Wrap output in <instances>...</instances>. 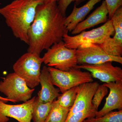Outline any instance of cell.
<instances>
[{"label": "cell", "instance_id": "obj_1", "mask_svg": "<svg viewBox=\"0 0 122 122\" xmlns=\"http://www.w3.org/2000/svg\"><path fill=\"white\" fill-rule=\"evenodd\" d=\"M66 17L57 2L39 4L28 32L27 52L40 56L43 50L62 41L63 36L68 32L65 25Z\"/></svg>", "mask_w": 122, "mask_h": 122}, {"label": "cell", "instance_id": "obj_2", "mask_svg": "<svg viewBox=\"0 0 122 122\" xmlns=\"http://www.w3.org/2000/svg\"><path fill=\"white\" fill-rule=\"evenodd\" d=\"M40 4L38 0H14L0 8V14L14 36L28 45V32Z\"/></svg>", "mask_w": 122, "mask_h": 122}, {"label": "cell", "instance_id": "obj_3", "mask_svg": "<svg viewBox=\"0 0 122 122\" xmlns=\"http://www.w3.org/2000/svg\"><path fill=\"white\" fill-rule=\"evenodd\" d=\"M42 58L38 55L27 52L20 57L14 64L15 73L25 81L30 89L39 84Z\"/></svg>", "mask_w": 122, "mask_h": 122}, {"label": "cell", "instance_id": "obj_4", "mask_svg": "<svg viewBox=\"0 0 122 122\" xmlns=\"http://www.w3.org/2000/svg\"><path fill=\"white\" fill-rule=\"evenodd\" d=\"M114 33L111 20H109L100 27L89 31L83 30L74 36H70L67 34L63 36L62 41L67 48L76 49L84 44H102Z\"/></svg>", "mask_w": 122, "mask_h": 122}, {"label": "cell", "instance_id": "obj_5", "mask_svg": "<svg viewBox=\"0 0 122 122\" xmlns=\"http://www.w3.org/2000/svg\"><path fill=\"white\" fill-rule=\"evenodd\" d=\"M43 63L49 67L67 71L77 65L76 49L66 47L63 41L53 45L42 57Z\"/></svg>", "mask_w": 122, "mask_h": 122}, {"label": "cell", "instance_id": "obj_6", "mask_svg": "<svg viewBox=\"0 0 122 122\" xmlns=\"http://www.w3.org/2000/svg\"><path fill=\"white\" fill-rule=\"evenodd\" d=\"M48 68L53 84L62 93L72 87L94 81L90 73L82 71L81 69L73 68L63 71L53 67Z\"/></svg>", "mask_w": 122, "mask_h": 122}, {"label": "cell", "instance_id": "obj_7", "mask_svg": "<svg viewBox=\"0 0 122 122\" xmlns=\"http://www.w3.org/2000/svg\"><path fill=\"white\" fill-rule=\"evenodd\" d=\"M34 90L29 87L24 79L14 72L9 74L0 81V92L13 103L29 100Z\"/></svg>", "mask_w": 122, "mask_h": 122}, {"label": "cell", "instance_id": "obj_8", "mask_svg": "<svg viewBox=\"0 0 122 122\" xmlns=\"http://www.w3.org/2000/svg\"><path fill=\"white\" fill-rule=\"evenodd\" d=\"M76 56L77 65H96L107 61L122 64V57L107 54L97 44H87L80 46L76 49Z\"/></svg>", "mask_w": 122, "mask_h": 122}, {"label": "cell", "instance_id": "obj_9", "mask_svg": "<svg viewBox=\"0 0 122 122\" xmlns=\"http://www.w3.org/2000/svg\"><path fill=\"white\" fill-rule=\"evenodd\" d=\"M36 96L22 104L9 105L0 100V122H7L8 117L19 122H31L33 105Z\"/></svg>", "mask_w": 122, "mask_h": 122}, {"label": "cell", "instance_id": "obj_10", "mask_svg": "<svg viewBox=\"0 0 122 122\" xmlns=\"http://www.w3.org/2000/svg\"><path fill=\"white\" fill-rule=\"evenodd\" d=\"M112 62L107 61L96 65L82 64L77 65L74 68L86 70L93 78L105 83L122 81V68L114 66Z\"/></svg>", "mask_w": 122, "mask_h": 122}, {"label": "cell", "instance_id": "obj_11", "mask_svg": "<svg viewBox=\"0 0 122 122\" xmlns=\"http://www.w3.org/2000/svg\"><path fill=\"white\" fill-rule=\"evenodd\" d=\"M111 20L115 30L113 37L107 38L100 46L107 54L114 56L122 55V7L114 13Z\"/></svg>", "mask_w": 122, "mask_h": 122}, {"label": "cell", "instance_id": "obj_12", "mask_svg": "<svg viewBox=\"0 0 122 122\" xmlns=\"http://www.w3.org/2000/svg\"><path fill=\"white\" fill-rule=\"evenodd\" d=\"M99 85L97 82L93 81L83 83L78 86L76 100L71 108L68 116L93 107L92 101Z\"/></svg>", "mask_w": 122, "mask_h": 122}, {"label": "cell", "instance_id": "obj_13", "mask_svg": "<svg viewBox=\"0 0 122 122\" xmlns=\"http://www.w3.org/2000/svg\"><path fill=\"white\" fill-rule=\"evenodd\" d=\"M110 91L102 109L96 113L95 118L102 117L114 110H122V81L104 83Z\"/></svg>", "mask_w": 122, "mask_h": 122}, {"label": "cell", "instance_id": "obj_14", "mask_svg": "<svg viewBox=\"0 0 122 122\" xmlns=\"http://www.w3.org/2000/svg\"><path fill=\"white\" fill-rule=\"evenodd\" d=\"M108 8L105 0H103L99 7L96 9L87 17L79 23L74 29L71 32L72 34H78L81 32L98 25L105 23L109 20Z\"/></svg>", "mask_w": 122, "mask_h": 122}, {"label": "cell", "instance_id": "obj_15", "mask_svg": "<svg viewBox=\"0 0 122 122\" xmlns=\"http://www.w3.org/2000/svg\"><path fill=\"white\" fill-rule=\"evenodd\" d=\"M39 83L41 89L38 93L37 97L41 102H52L61 94L59 89L54 87L46 66H44L41 71Z\"/></svg>", "mask_w": 122, "mask_h": 122}, {"label": "cell", "instance_id": "obj_16", "mask_svg": "<svg viewBox=\"0 0 122 122\" xmlns=\"http://www.w3.org/2000/svg\"><path fill=\"white\" fill-rule=\"evenodd\" d=\"M102 0H89L83 6L77 8L74 5L72 12L65 20V25L68 32H71L76 25L85 20V17L94 8L96 4Z\"/></svg>", "mask_w": 122, "mask_h": 122}, {"label": "cell", "instance_id": "obj_17", "mask_svg": "<svg viewBox=\"0 0 122 122\" xmlns=\"http://www.w3.org/2000/svg\"><path fill=\"white\" fill-rule=\"evenodd\" d=\"M52 102L43 103L36 97L33 105L32 120L33 122H44L49 113Z\"/></svg>", "mask_w": 122, "mask_h": 122}, {"label": "cell", "instance_id": "obj_18", "mask_svg": "<svg viewBox=\"0 0 122 122\" xmlns=\"http://www.w3.org/2000/svg\"><path fill=\"white\" fill-rule=\"evenodd\" d=\"M70 109L59 106L54 100L51 110L44 122H65Z\"/></svg>", "mask_w": 122, "mask_h": 122}, {"label": "cell", "instance_id": "obj_19", "mask_svg": "<svg viewBox=\"0 0 122 122\" xmlns=\"http://www.w3.org/2000/svg\"><path fill=\"white\" fill-rule=\"evenodd\" d=\"M78 90V86L71 88L60 94L55 102L61 107L71 108L76 100Z\"/></svg>", "mask_w": 122, "mask_h": 122}, {"label": "cell", "instance_id": "obj_20", "mask_svg": "<svg viewBox=\"0 0 122 122\" xmlns=\"http://www.w3.org/2000/svg\"><path fill=\"white\" fill-rule=\"evenodd\" d=\"M97 111L93 107L69 116L65 122H82L88 118L95 117L96 112Z\"/></svg>", "mask_w": 122, "mask_h": 122}, {"label": "cell", "instance_id": "obj_21", "mask_svg": "<svg viewBox=\"0 0 122 122\" xmlns=\"http://www.w3.org/2000/svg\"><path fill=\"white\" fill-rule=\"evenodd\" d=\"M85 120L87 122H122V110L110 112L102 117L88 118Z\"/></svg>", "mask_w": 122, "mask_h": 122}, {"label": "cell", "instance_id": "obj_22", "mask_svg": "<svg viewBox=\"0 0 122 122\" xmlns=\"http://www.w3.org/2000/svg\"><path fill=\"white\" fill-rule=\"evenodd\" d=\"M108 89V87L103 84L99 86L92 101V105L96 110L98 111L99 107L103 99L107 94Z\"/></svg>", "mask_w": 122, "mask_h": 122}, {"label": "cell", "instance_id": "obj_23", "mask_svg": "<svg viewBox=\"0 0 122 122\" xmlns=\"http://www.w3.org/2000/svg\"><path fill=\"white\" fill-rule=\"evenodd\" d=\"M108 8L109 20L118 8L122 7V0H105Z\"/></svg>", "mask_w": 122, "mask_h": 122}, {"label": "cell", "instance_id": "obj_24", "mask_svg": "<svg viewBox=\"0 0 122 122\" xmlns=\"http://www.w3.org/2000/svg\"><path fill=\"white\" fill-rule=\"evenodd\" d=\"M85 0H59L58 7L59 10L63 15L65 16L66 12L68 6L72 2H75V5L76 6L79 5Z\"/></svg>", "mask_w": 122, "mask_h": 122}, {"label": "cell", "instance_id": "obj_25", "mask_svg": "<svg viewBox=\"0 0 122 122\" xmlns=\"http://www.w3.org/2000/svg\"><path fill=\"white\" fill-rule=\"evenodd\" d=\"M39 1L41 4H46L51 2L58 1L59 0H38Z\"/></svg>", "mask_w": 122, "mask_h": 122}, {"label": "cell", "instance_id": "obj_26", "mask_svg": "<svg viewBox=\"0 0 122 122\" xmlns=\"http://www.w3.org/2000/svg\"><path fill=\"white\" fill-rule=\"evenodd\" d=\"M0 100H2L3 102H5L6 103L8 102H12V101L9 99H8L6 98L3 97L1 96H0Z\"/></svg>", "mask_w": 122, "mask_h": 122}, {"label": "cell", "instance_id": "obj_27", "mask_svg": "<svg viewBox=\"0 0 122 122\" xmlns=\"http://www.w3.org/2000/svg\"><path fill=\"white\" fill-rule=\"evenodd\" d=\"M86 122V120H83V122Z\"/></svg>", "mask_w": 122, "mask_h": 122}, {"label": "cell", "instance_id": "obj_28", "mask_svg": "<svg viewBox=\"0 0 122 122\" xmlns=\"http://www.w3.org/2000/svg\"><path fill=\"white\" fill-rule=\"evenodd\" d=\"M0 37H1V35H0Z\"/></svg>", "mask_w": 122, "mask_h": 122}]
</instances>
